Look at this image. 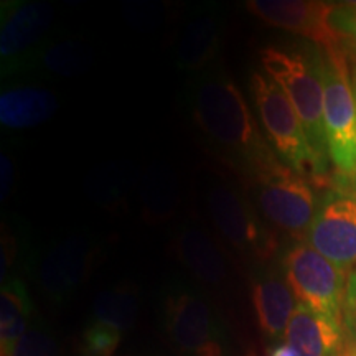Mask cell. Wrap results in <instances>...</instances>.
Returning a JSON list of instances; mask_svg holds the SVG:
<instances>
[{
  "instance_id": "1",
  "label": "cell",
  "mask_w": 356,
  "mask_h": 356,
  "mask_svg": "<svg viewBox=\"0 0 356 356\" xmlns=\"http://www.w3.org/2000/svg\"><path fill=\"white\" fill-rule=\"evenodd\" d=\"M191 114L197 126L244 178L279 160L261 132L254 113L233 79L213 74L200 79L191 96Z\"/></svg>"
},
{
  "instance_id": "2",
  "label": "cell",
  "mask_w": 356,
  "mask_h": 356,
  "mask_svg": "<svg viewBox=\"0 0 356 356\" xmlns=\"http://www.w3.org/2000/svg\"><path fill=\"white\" fill-rule=\"evenodd\" d=\"M323 124L328 157L337 168V193L356 198V95L346 48L320 50Z\"/></svg>"
},
{
  "instance_id": "3",
  "label": "cell",
  "mask_w": 356,
  "mask_h": 356,
  "mask_svg": "<svg viewBox=\"0 0 356 356\" xmlns=\"http://www.w3.org/2000/svg\"><path fill=\"white\" fill-rule=\"evenodd\" d=\"M262 68L284 89L299 114L307 139L320 167L328 172V149L323 124V79L320 51L267 47L261 53Z\"/></svg>"
},
{
  "instance_id": "4",
  "label": "cell",
  "mask_w": 356,
  "mask_h": 356,
  "mask_svg": "<svg viewBox=\"0 0 356 356\" xmlns=\"http://www.w3.org/2000/svg\"><path fill=\"white\" fill-rule=\"evenodd\" d=\"M251 96L275 155L314 184L323 181L327 172L320 167L299 114L284 89L267 73L254 71L251 74Z\"/></svg>"
},
{
  "instance_id": "5",
  "label": "cell",
  "mask_w": 356,
  "mask_h": 356,
  "mask_svg": "<svg viewBox=\"0 0 356 356\" xmlns=\"http://www.w3.org/2000/svg\"><path fill=\"white\" fill-rule=\"evenodd\" d=\"M246 180L256 208L266 221L293 238H307L318 210L312 180L280 159L248 175Z\"/></svg>"
},
{
  "instance_id": "6",
  "label": "cell",
  "mask_w": 356,
  "mask_h": 356,
  "mask_svg": "<svg viewBox=\"0 0 356 356\" xmlns=\"http://www.w3.org/2000/svg\"><path fill=\"white\" fill-rule=\"evenodd\" d=\"M207 208L220 234L233 249L257 261L273 259L279 248L277 238L243 191L225 181H215L207 191Z\"/></svg>"
},
{
  "instance_id": "7",
  "label": "cell",
  "mask_w": 356,
  "mask_h": 356,
  "mask_svg": "<svg viewBox=\"0 0 356 356\" xmlns=\"http://www.w3.org/2000/svg\"><path fill=\"white\" fill-rule=\"evenodd\" d=\"M293 296L309 309L345 325L346 274L309 244H297L284 257Z\"/></svg>"
},
{
  "instance_id": "8",
  "label": "cell",
  "mask_w": 356,
  "mask_h": 356,
  "mask_svg": "<svg viewBox=\"0 0 356 356\" xmlns=\"http://www.w3.org/2000/svg\"><path fill=\"white\" fill-rule=\"evenodd\" d=\"M337 3L314 0H249L246 8L264 24L309 38L320 50L346 48L332 25Z\"/></svg>"
},
{
  "instance_id": "9",
  "label": "cell",
  "mask_w": 356,
  "mask_h": 356,
  "mask_svg": "<svg viewBox=\"0 0 356 356\" xmlns=\"http://www.w3.org/2000/svg\"><path fill=\"white\" fill-rule=\"evenodd\" d=\"M307 241L345 274L356 269V198L330 191L318 204Z\"/></svg>"
},
{
  "instance_id": "10",
  "label": "cell",
  "mask_w": 356,
  "mask_h": 356,
  "mask_svg": "<svg viewBox=\"0 0 356 356\" xmlns=\"http://www.w3.org/2000/svg\"><path fill=\"white\" fill-rule=\"evenodd\" d=\"M167 327L173 343L186 355H225L210 307L193 293L180 292L168 299Z\"/></svg>"
},
{
  "instance_id": "11",
  "label": "cell",
  "mask_w": 356,
  "mask_h": 356,
  "mask_svg": "<svg viewBox=\"0 0 356 356\" xmlns=\"http://www.w3.org/2000/svg\"><path fill=\"white\" fill-rule=\"evenodd\" d=\"M96 259V244L84 234H71L53 244L40 266V284L61 299L81 286Z\"/></svg>"
},
{
  "instance_id": "12",
  "label": "cell",
  "mask_w": 356,
  "mask_h": 356,
  "mask_svg": "<svg viewBox=\"0 0 356 356\" xmlns=\"http://www.w3.org/2000/svg\"><path fill=\"white\" fill-rule=\"evenodd\" d=\"M53 22V10L43 2H15L2 8L0 56L10 65L42 42Z\"/></svg>"
},
{
  "instance_id": "13",
  "label": "cell",
  "mask_w": 356,
  "mask_h": 356,
  "mask_svg": "<svg viewBox=\"0 0 356 356\" xmlns=\"http://www.w3.org/2000/svg\"><path fill=\"white\" fill-rule=\"evenodd\" d=\"M284 338L299 356H350L345 325L304 304H297Z\"/></svg>"
},
{
  "instance_id": "14",
  "label": "cell",
  "mask_w": 356,
  "mask_h": 356,
  "mask_svg": "<svg viewBox=\"0 0 356 356\" xmlns=\"http://www.w3.org/2000/svg\"><path fill=\"white\" fill-rule=\"evenodd\" d=\"M178 259L202 282L218 286L228 277L229 267L225 252L207 231L188 225L177 236Z\"/></svg>"
},
{
  "instance_id": "15",
  "label": "cell",
  "mask_w": 356,
  "mask_h": 356,
  "mask_svg": "<svg viewBox=\"0 0 356 356\" xmlns=\"http://www.w3.org/2000/svg\"><path fill=\"white\" fill-rule=\"evenodd\" d=\"M58 109V97L38 86L10 88L0 96V122L8 129H30L47 122Z\"/></svg>"
},
{
  "instance_id": "16",
  "label": "cell",
  "mask_w": 356,
  "mask_h": 356,
  "mask_svg": "<svg viewBox=\"0 0 356 356\" xmlns=\"http://www.w3.org/2000/svg\"><path fill=\"white\" fill-rule=\"evenodd\" d=\"M252 305L261 330L269 338L286 335L287 325L296 310L293 292L282 279L269 275L252 286Z\"/></svg>"
},
{
  "instance_id": "17",
  "label": "cell",
  "mask_w": 356,
  "mask_h": 356,
  "mask_svg": "<svg viewBox=\"0 0 356 356\" xmlns=\"http://www.w3.org/2000/svg\"><path fill=\"white\" fill-rule=\"evenodd\" d=\"M222 37V22L216 15H202L188 22L177 43V65L184 71H198L215 58Z\"/></svg>"
},
{
  "instance_id": "18",
  "label": "cell",
  "mask_w": 356,
  "mask_h": 356,
  "mask_svg": "<svg viewBox=\"0 0 356 356\" xmlns=\"http://www.w3.org/2000/svg\"><path fill=\"white\" fill-rule=\"evenodd\" d=\"M29 292L19 279L3 280L0 293V350L8 356L20 338L29 332L30 320Z\"/></svg>"
},
{
  "instance_id": "19",
  "label": "cell",
  "mask_w": 356,
  "mask_h": 356,
  "mask_svg": "<svg viewBox=\"0 0 356 356\" xmlns=\"http://www.w3.org/2000/svg\"><path fill=\"white\" fill-rule=\"evenodd\" d=\"M140 200L147 221L163 222L170 220L178 203V184L170 168L165 165L147 168L142 178Z\"/></svg>"
},
{
  "instance_id": "20",
  "label": "cell",
  "mask_w": 356,
  "mask_h": 356,
  "mask_svg": "<svg viewBox=\"0 0 356 356\" xmlns=\"http://www.w3.org/2000/svg\"><path fill=\"white\" fill-rule=\"evenodd\" d=\"M95 322L126 332L134 327L139 317V299L136 292L126 286L111 287L102 291L95 300Z\"/></svg>"
},
{
  "instance_id": "21",
  "label": "cell",
  "mask_w": 356,
  "mask_h": 356,
  "mask_svg": "<svg viewBox=\"0 0 356 356\" xmlns=\"http://www.w3.org/2000/svg\"><path fill=\"white\" fill-rule=\"evenodd\" d=\"M44 71L56 76H76L84 73L92 63V51L86 43L65 40L43 48L37 56Z\"/></svg>"
},
{
  "instance_id": "22",
  "label": "cell",
  "mask_w": 356,
  "mask_h": 356,
  "mask_svg": "<svg viewBox=\"0 0 356 356\" xmlns=\"http://www.w3.org/2000/svg\"><path fill=\"white\" fill-rule=\"evenodd\" d=\"M121 332L95 322L89 325L86 333H84L86 353L91 356H113L119 343H121Z\"/></svg>"
},
{
  "instance_id": "23",
  "label": "cell",
  "mask_w": 356,
  "mask_h": 356,
  "mask_svg": "<svg viewBox=\"0 0 356 356\" xmlns=\"http://www.w3.org/2000/svg\"><path fill=\"white\" fill-rule=\"evenodd\" d=\"M55 340L42 328L30 327L8 356H56Z\"/></svg>"
},
{
  "instance_id": "24",
  "label": "cell",
  "mask_w": 356,
  "mask_h": 356,
  "mask_svg": "<svg viewBox=\"0 0 356 356\" xmlns=\"http://www.w3.org/2000/svg\"><path fill=\"white\" fill-rule=\"evenodd\" d=\"M332 25L343 40L345 47H351L356 53V2L337 3Z\"/></svg>"
},
{
  "instance_id": "25",
  "label": "cell",
  "mask_w": 356,
  "mask_h": 356,
  "mask_svg": "<svg viewBox=\"0 0 356 356\" xmlns=\"http://www.w3.org/2000/svg\"><path fill=\"white\" fill-rule=\"evenodd\" d=\"M345 328L356 338V269L350 274L345 297Z\"/></svg>"
},
{
  "instance_id": "26",
  "label": "cell",
  "mask_w": 356,
  "mask_h": 356,
  "mask_svg": "<svg viewBox=\"0 0 356 356\" xmlns=\"http://www.w3.org/2000/svg\"><path fill=\"white\" fill-rule=\"evenodd\" d=\"M13 185V165L6 154L0 155V200L6 202Z\"/></svg>"
},
{
  "instance_id": "27",
  "label": "cell",
  "mask_w": 356,
  "mask_h": 356,
  "mask_svg": "<svg viewBox=\"0 0 356 356\" xmlns=\"http://www.w3.org/2000/svg\"><path fill=\"white\" fill-rule=\"evenodd\" d=\"M267 356H299V355L296 353V350H293L289 343H280L277 346H274Z\"/></svg>"
},
{
  "instance_id": "28",
  "label": "cell",
  "mask_w": 356,
  "mask_h": 356,
  "mask_svg": "<svg viewBox=\"0 0 356 356\" xmlns=\"http://www.w3.org/2000/svg\"><path fill=\"white\" fill-rule=\"evenodd\" d=\"M351 81H353V89H355V95H356V60L353 65V74H351Z\"/></svg>"
}]
</instances>
